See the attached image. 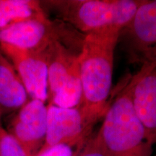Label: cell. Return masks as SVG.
Here are the masks:
<instances>
[{
  "label": "cell",
  "mask_w": 156,
  "mask_h": 156,
  "mask_svg": "<svg viewBox=\"0 0 156 156\" xmlns=\"http://www.w3.org/2000/svg\"><path fill=\"white\" fill-rule=\"evenodd\" d=\"M121 30L107 29L85 35L79 53L83 99L80 106L90 126L103 118L112 85L114 51Z\"/></svg>",
  "instance_id": "cell-1"
},
{
  "label": "cell",
  "mask_w": 156,
  "mask_h": 156,
  "mask_svg": "<svg viewBox=\"0 0 156 156\" xmlns=\"http://www.w3.org/2000/svg\"><path fill=\"white\" fill-rule=\"evenodd\" d=\"M133 77L108 108L100 129L106 156H152L153 145L136 116L132 100Z\"/></svg>",
  "instance_id": "cell-2"
},
{
  "label": "cell",
  "mask_w": 156,
  "mask_h": 156,
  "mask_svg": "<svg viewBox=\"0 0 156 156\" xmlns=\"http://www.w3.org/2000/svg\"><path fill=\"white\" fill-rule=\"evenodd\" d=\"M143 0H51L40 1L62 23L85 35L107 29L122 30Z\"/></svg>",
  "instance_id": "cell-3"
},
{
  "label": "cell",
  "mask_w": 156,
  "mask_h": 156,
  "mask_svg": "<svg viewBox=\"0 0 156 156\" xmlns=\"http://www.w3.org/2000/svg\"><path fill=\"white\" fill-rule=\"evenodd\" d=\"M118 44L128 62L140 69L156 65V0H143L129 23L121 30Z\"/></svg>",
  "instance_id": "cell-4"
},
{
  "label": "cell",
  "mask_w": 156,
  "mask_h": 156,
  "mask_svg": "<svg viewBox=\"0 0 156 156\" xmlns=\"http://www.w3.org/2000/svg\"><path fill=\"white\" fill-rule=\"evenodd\" d=\"M67 32L48 16L30 19L0 30V44L32 52H44L54 41L66 43Z\"/></svg>",
  "instance_id": "cell-5"
},
{
  "label": "cell",
  "mask_w": 156,
  "mask_h": 156,
  "mask_svg": "<svg viewBox=\"0 0 156 156\" xmlns=\"http://www.w3.org/2000/svg\"><path fill=\"white\" fill-rule=\"evenodd\" d=\"M92 130L80 107L62 108L48 103L46 136L41 150L59 144L83 149Z\"/></svg>",
  "instance_id": "cell-6"
},
{
  "label": "cell",
  "mask_w": 156,
  "mask_h": 156,
  "mask_svg": "<svg viewBox=\"0 0 156 156\" xmlns=\"http://www.w3.org/2000/svg\"><path fill=\"white\" fill-rule=\"evenodd\" d=\"M47 112L46 102L30 99L9 123L7 131L17 140L28 156H36L44 145Z\"/></svg>",
  "instance_id": "cell-7"
},
{
  "label": "cell",
  "mask_w": 156,
  "mask_h": 156,
  "mask_svg": "<svg viewBox=\"0 0 156 156\" xmlns=\"http://www.w3.org/2000/svg\"><path fill=\"white\" fill-rule=\"evenodd\" d=\"M0 47L14 66L30 98L46 102L48 99L46 52L29 51L7 44H0Z\"/></svg>",
  "instance_id": "cell-8"
},
{
  "label": "cell",
  "mask_w": 156,
  "mask_h": 156,
  "mask_svg": "<svg viewBox=\"0 0 156 156\" xmlns=\"http://www.w3.org/2000/svg\"><path fill=\"white\" fill-rule=\"evenodd\" d=\"M65 44L56 41L46 51L48 61V98L64 87L81 83L79 53L73 52Z\"/></svg>",
  "instance_id": "cell-9"
},
{
  "label": "cell",
  "mask_w": 156,
  "mask_h": 156,
  "mask_svg": "<svg viewBox=\"0 0 156 156\" xmlns=\"http://www.w3.org/2000/svg\"><path fill=\"white\" fill-rule=\"evenodd\" d=\"M133 79L131 96L134 111L150 142L156 146V65L140 69Z\"/></svg>",
  "instance_id": "cell-10"
},
{
  "label": "cell",
  "mask_w": 156,
  "mask_h": 156,
  "mask_svg": "<svg viewBox=\"0 0 156 156\" xmlns=\"http://www.w3.org/2000/svg\"><path fill=\"white\" fill-rule=\"evenodd\" d=\"M30 99L14 66L0 47V116L18 111Z\"/></svg>",
  "instance_id": "cell-11"
},
{
  "label": "cell",
  "mask_w": 156,
  "mask_h": 156,
  "mask_svg": "<svg viewBox=\"0 0 156 156\" xmlns=\"http://www.w3.org/2000/svg\"><path fill=\"white\" fill-rule=\"evenodd\" d=\"M46 17L40 1L0 0V30L28 20Z\"/></svg>",
  "instance_id": "cell-12"
},
{
  "label": "cell",
  "mask_w": 156,
  "mask_h": 156,
  "mask_svg": "<svg viewBox=\"0 0 156 156\" xmlns=\"http://www.w3.org/2000/svg\"><path fill=\"white\" fill-rule=\"evenodd\" d=\"M0 156H28L17 140L0 126Z\"/></svg>",
  "instance_id": "cell-13"
},
{
  "label": "cell",
  "mask_w": 156,
  "mask_h": 156,
  "mask_svg": "<svg viewBox=\"0 0 156 156\" xmlns=\"http://www.w3.org/2000/svg\"><path fill=\"white\" fill-rule=\"evenodd\" d=\"M81 150L67 144H59L41 150L36 156H77Z\"/></svg>",
  "instance_id": "cell-14"
},
{
  "label": "cell",
  "mask_w": 156,
  "mask_h": 156,
  "mask_svg": "<svg viewBox=\"0 0 156 156\" xmlns=\"http://www.w3.org/2000/svg\"><path fill=\"white\" fill-rule=\"evenodd\" d=\"M77 156H106L98 133L90 138Z\"/></svg>",
  "instance_id": "cell-15"
},
{
  "label": "cell",
  "mask_w": 156,
  "mask_h": 156,
  "mask_svg": "<svg viewBox=\"0 0 156 156\" xmlns=\"http://www.w3.org/2000/svg\"><path fill=\"white\" fill-rule=\"evenodd\" d=\"M0 119H1V116H0ZM2 125H1V123H0V126H1Z\"/></svg>",
  "instance_id": "cell-16"
},
{
  "label": "cell",
  "mask_w": 156,
  "mask_h": 156,
  "mask_svg": "<svg viewBox=\"0 0 156 156\" xmlns=\"http://www.w3.org/2000/svg\"><path fill=\"white\" fill-rule=\"evenodd\" d=\"M154 156H156V154H155V155H154Z\"/></svg>",
  "instance_id": "cell-17"
}]
</instances>
